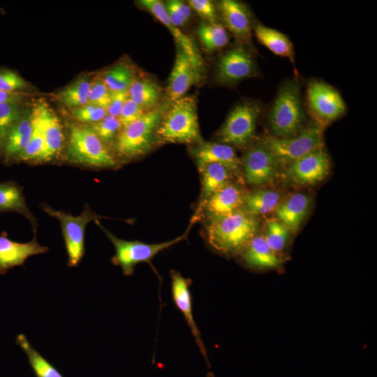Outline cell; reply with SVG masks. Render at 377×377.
<instances>
[{
  "label": "cell",
  "instance_id": "1",
  "mask_svg": "<svg viewBox=\"0 0 377 377\" xmlns=\"http://www.w3.org/2000/svg\"><path fill=\"white\" fill-rule=\"evenodd\" d=\"M258 223L253 216L238 209L210 219L207 228L210 246L221 253L233 255L248 246L256 236Z\"/></svg>",
  "mask_w": 377,
  "mask_h": 377
},
{
  "label": "cell",
  "instance_id": "2",
  "mask_svg": "<svg viewBox=\"0 0 377 377\" xmlns=\"http://www.w3.org/2000/svg\"><path fill=\"white\" fill-rule=\"evenodd\" d=\"M157 137L165 142H202L194 96H184L168 105L158 128Z\"/></svg>",
  "mask_w": 377,
  "mask_h": 377
},
{
  "label": "cell",
  "instance_id": "3",
  "mask_svg": "<svg viewBox=\"0 0 377 377\" xmlns=\"http://www.w3.org/2000/svg\"><path fill=\"white\" fill-rule=\"evenodd\" d=\"M305 115L296 80L284 82L279 87L268 117L269 127L276 138H289L303 128Z\"/></svg>",
  "mask_w": 377,
  "mask_h": 377
},
{
  "label": "cell",
  "instance_id": "4",
  "mask_svg": "<svg viewBox=\"0 0 377 377\" xmlns=\"http://www.w3.org/2000/svg\"><path fill=\"white\" fill-rule=\"evenodd\" d=\"M168 105H159L147 111L140 117L122 127L117 135V154L126 158L144 155L158 140L157 130Z\"/></svg>",
  "mask_w": 377,
  "mask_h": 377
},
{
  "label": "cell",
  "instance_id": "5",
  "mask_svg": "<svg viewBox=\"0 0 377 377\" xmlns=\"http://www.w3.org/2000/svg\"><path fill=\"white\" fill-rule=\"evenodd\" d=\"M95 223L103 231L114 246L115 254L112 263L119 266L124 275L131 276L134 272L135 266L140 263H150L151 260L160 251L187 238L192 222L187 230L174 239L158 243L146 244L140 241H126L121 239L105 228L98 219Z\"/></svg>",
  "mask_w": 377,
  "mask_h": 377
},
{
  "label": "cell",
  "instance_id": "6",
  "mask_svg": "<svg viewBox=\"0 0 377 377\" xmlns=\"http://www.w3.org/2000/svg\"><path fill=\"white\" fill-rule=\"evenodd\" d=\"M67 154L76 163L96 167L115 165V159L103 140L91 128L77 125L70 127Z\"/></svg>",
  "mask_w": 377,
  "mask_h": 377
},
{
  "label": "cell",
  "instance_id": "7",
  "mask_svg": "<svg viewBox=\"0 0 377 377\" xmlns=\"http://www.w3.org/2000/svg\"><path fill=\"white\" fill-rule=\"evenodd\" d=\"M323 126L313 120L297 135L269 138L263 143L279 163L290 164L311 151L324 147Z\"/></svg>",
  "mask_w": 377,
  "mask_h": 377
},
{
  "label": "cell",
  "instance_id": "8",
  "mask_svg": "<svg viewBox=\"0 0 377 377\" xmlns=\"http://www.w3.org/2000/svg\"><path fill=\"white\" fill-rule=\"evenodd\" d=\"M43 210L59 221L68 256V265H79L84 254V231L87 225L92 220L103 218L94 213L87 205L78 216H73L57 210L47 205H43Z\"/></svg>",
  "mask_w": 377,
  "mask_h": 377
},
{
  "label": "cell",
  "instance_id": "9",
  "mask_svg": "<svg viewBox=\"0 0 377 377\" xmlns=\"http://www.w3.org/2000/svg\"><path fill=\"white\" fill-rule=\"evenodd\" d=\"M261 110V105L257 101H246L237 104L220 129L219 139L230 146L245 147L255 135Z\"/></svg>",
  "mask_w": 377,
  "mask_h": 377
},
{
  "label": "cell",
  "instance_id": "10",
  "mask_svg": "<svg viewBox=\"0 0 377 377\" xmlns=\"http://www.w3.org/2000/svg\"><path fill=\"white\" fill-rule=\"evenodd\" d=\"M306 98L315 121L323 126L340 118L346 111V103L339 92L323 81H310Z\"/></svg>",
  "mask_w": 377,
  "mask_h": 377
},
{
  "label": "cell",
  "instance_id": "11",
  "mask_svg": "<svg viewBox=\"0 0 377 377\" xmlns=\"http://www.w3.org/2000/svg\"><path fill=\"white\" fill-rule=\"evenodd\" d=\"M217 80L224 84H233L258 75L252 53L244 45H235L219 58L216 68Z\"/></svg>",
  "mask_w": 377,
  "mask_h": 377
},
{
  "label": "cell",
  "instance_id": "12",
  "mask_svg": "<svg viewBox=\"0 0 377 377\" xmlns=\"http://www.w3.org/2000/svg\"><path fill=\"white\" fill-rule=\"evenodd\" d=\"M330 167V157L323 147L288 164L286 170V176L294 184L310 185L325 178Z\"/></svg>",
  "mask_w": 377,
  "mask_h": 377
},
{
  "label": "cell",
  "instance_id": "13",
  "mask_svg": "<svg viewBox=\"0 0 377 377\" xmlns=\"http://www.w3.org/2000/svg\"><path fill=\"white\" fill-rule=\"evenodd\" d=\"M242 165L247 182L253 185H261L275 177L279 163L262 143L253 146L246 151Z\"/></svg>",
  "mask_w": 377,
  "mask_h": 377
},
{
  "label": "cell",
  "instance_id": "14",
  "mask_svg": "<svg viewBox=\"0 0 377 377\" xmlns=\"http://www.w3.org/2000/svg\"><path fill=\"white\" fill-rule=\"evenodd\" d=\"M201 72L202 69L178 47L167 87L168 99L173 102L183 97L193 85L200 80Z\"/></svg>",
  "mask_w": 377,
  "mask_h": 377
},
{
  "label": "cell",
  "instance_id": "15",
  "mask_svg": "<svg viewBox=\"0 0 377 377\" xmlns=\"http://www.w3.org/2000/svg\"><path fill=\"white\" fill-rule=\"evenodd\" d=\"M49 249L40 245L36 237L29 242L11 240L6 232L0 235V274H6L16 266H23L26 260L35 255L45 253Z\"/></svg>",
  "mask_w": 377,
  "mask_h": 377
},
{
  "label": "cell",
  "instance_id": "16",
  "mask_svg": "<svg viewBox=\"0 0 377 377\" xmlns=\"http://www.w3.org/2000/svg\"><path fill=\"white\" fill-rule=\"evenodd\" d=\"M170 275L171 290L174 302L184 315V319L195 338V341L201 354L205 359L207 365L209 367L207 350L201 338L200 332L193 316L191 294L189 289L191 281L184 278L179 272L175 271H172Z\"/></svg>",
  "mask_w": 377,
  "mask_h": 377
},
{
  "label": "cell",
  "instance_id": "17",
  "mask_svg": "<svg viewBox=\"0 0 377 377\" xmlns=\"http://www.w3.org/2000/svg\"><path fill=\"white\" fill-rule=\"evenodd\" d=\"M139 3L160 22H161L173 36L178 47L185 52L193 64L202 69V59L195 43L188 36L183 34L178 27L170 22L165 4L158 0H142Z\"/></svg>",
  "mask_w": 377,
  "mask_h": 377
},
{
  "label": "cell",
  "instance_id": "18",
  "mask_svg": "<svg viewBox=\"0 0 377 377\" xmlns=\"http://www.w3.org/2000/svg\"><path fill=\"white\" fill-rule=\"evenodd\" d=\"M198 168L210 163L226 166L230 172L239 175L241 162L230 145L202 142L192 150Z\"/></svg>",
  "mask_w": 377,
  "mask_h": 377
},
{
  "label": "cell",
  "instance_id": "19",
  "mask_svg": "<svg viewBox=\"0 0 377 377\" xmlns=\"http://www.w3.org/2000/svg\"><path fill=\"white\" fill-rule=\"evenodd\" d=\"M219 9L226 27L236 37L249 40L251 36V13L243 3L235 0H222Z\"/></svg>",
  "mask_w": 377,
  "mask_h": 377
},
{
  "label": "cell",
  "instance_id": "20",
  "mask_svg": "<svg viewBox=\"0 0 377 377\" xmlns=\"http://www.w3.org/2000/svg\"><path fill=\"white\" fill-rule=\"evenodd\" d=\"M41 123L44 140L45 152L43 161L54 158L61 151L64 135L61 124L52 109L44 102L36 105Z\"/></svg>",
  "mask_w": 377,
  "mask_h": 377
},
{
  "label": "cell",
  "instance_id": "21",
  "mask_svg": "<svg viewBox=\"0 0 377 377\" xmlns=\"http://www.w3.org/2000/svg\"><path fill=\"white\" fill-rule=\"evenodd\" d=\"M32 134L31 115H22L1 142V154L6 163L16 161L28 146Z\"/></svg>",
  "mask_w": 377,
  "mask_h": 377
},
{
  "label": "cell",
  "instance_id": "22",
  "mask_svg": "<svg viewBox=\"0 0 377 377\" xmlns=\"http://www.w3.org/2000/svg\"><path fill=\"white\" fill-rule=\"evenodd\" d=\"M243 198L237 186L227 184L210 195L202 211L204 210L210 219L220 217L239 209Z\"/></svg>",
  "mask_w": 377,
  "mask_h": 377
},
{
  "label": "cell",
  "instance_id": "23",
  "mask_svg": "<svg viewBox=\"0 0 377 377\" xmlns=\"http://www.w3.org/2000/svg\"><path fill=\"white\" fill-rule=\"evenodd\" d=\"M309 205V198L302 193H297L278 205L276 214L288 230L296 231L306 217Z\"/></svg>",
  "mask_w": 377,
  "mask_h": 377
},
{
  "label": "cell",
  "instance_id": "24",
  "mask_svg": "<svg viewBox=\"0 0 377 377\" xmlns=\"http://www.w3.org/2000/svg\"><path fill=\"white\" fill-rule=\"evenodd\" d=\"M259 43L274 54L286 57L295 66V50L290 39L283 33L261 24L253 27Z\"/></svg>",
  "mask_w": 377,
  "mask_h": 377
},
{
  "label": "cell",
  "instance_id": "25",
  "mask_svg": "<svg viewBox=\"0 0 377 377\" xmlns=\"http://www.w3.org/2000/svg\"><path fill=\"white\" fill-rule=\"evenodd\" d=\"M202 176L201 198L195 215L202 209L210 195L228 184L230 171L224 165L210 163L198 168Z\"/></svg>",
  "mask_w": 377,
  "mask_h": 377
},
{
  "label": "cell",
  "instance_id": "26",
  "mask_svg": "<svg viewBox=\"0 0 377 377\" xmlns=\"http://www.w3.org/2000/svg\"><path fill=\"white\" fill-rule=\"evenodd\" d=\"M6 212L22 214L36 228V220L27 205L22 188L13 182H0V212Z\"/></svg>",
  "mask_w": 377,
  "mask_h": 377
},
{
  "label": "cell",
  "instance_id": "27",
  "mask_svg": "<svg viewBox=\"0 0 377 377\" xmlns=\"http://www.w3.org/2000/svg\"><path fill=\"white\" fill-rule=\"evenodd\" d=\"M246 263L251 267L275 268L281 263V259L267 244L264 236H255L246 246L244 254Z\"/></svg>",
  "mask_w": 377,
  "mask_h": 377
},
{
  "label": "cell",
  "instance_id": "28",
  "mask_svg": "<svg viewBox=\"0 0 377 377\" xmlns=\"http://www.w3.org/2000/svg\"><path fill=\"white\" fill-rule=\"evenodd\" d=\"M127 91L128 98L147 111L158 107L161 98L160 87L149 79L134 80Z\"/></svg>",
  "mask_w": 377,
  "mask_h": 377
},
{
  "label": "cell",
  "instance_id": "29",
  "mask_svg": "<svg viewBox=\"0 0 377 377\" xmlns=\"http://www.w3.org/2000/svg\"><path fill=\"white\" fill-rule=\"evenodd\" d=\"M16 343L27 355L36 377H63L61 373L31 346L25 335L18 334Z\"/></svg>",
  "mask_w": 377,
  "mask_h": 377
},
{
  "label": "cell",
  "instance_id": "30",
  "mask_svg": "<svg viewBox=\"0 0 377 377\" xmlns=\"http://www.w3.org/2000/svg\"><path fill=\"white\" fill-rule=\"evenodd\" d=\"M280 199L279 193L270 190H260L243 198L245 211L252 216L265 214L276 208Z\"/></svg>",
  "mask_w": 377,
  "mask_h": 377
},
{
  "label": "cell",
  "instance_id": "31",
  "mask_svg": "<svg viewBox=\"0 0 377 377\" xmlns=\"http://www.w3.org/2000/svg\"><path fill=\"white\" fill-rule=\"evenodd\" d=\"M32 134L27 148L16 161H43L45 152V140L38 110L35 105L31 113Z\"/></svg>",
  "mask_w": 377,
  "mask_h": 377
},
{
  "label": "cell",
  "instance_id": "32",
  "mask_svg": "<svg viewBox=\"0 0 377 377\" xmlns=\"http://www.w3.org/2000/svg\"><path fill=\"white\" fill-rule=\"evenodd\" d=\"M197 33L202 46L209 52L223 48L229 41V36L226 28L216 22H201Z\"/></svg>",
  "mask_w": 377,
  "mask_h": 377
},
{
  "label": "cell",
  "instance_id": "33",
  "mask_svg": "<svg viewBox=\"0 0 377 377\" xmlns=\"http://www.w3.org/2000/svg\"><path fill=\"white\" fill-rule=\"evenodd\" d=\"M134 80L132 68L121 63L105 71L101 79L110 92L127 91Z\"/></svg>",
  "mask_w": 377,
  "mask_h": 377
},
{
  "label": "cell",
  "instance_id": "34",
  "mask_svg": "<svg viewBox=\"0 0 377 377\" xmlns=\"http://www.w3.org/2000/svg\"><path fill=\"white\" fill-rule=\"evenodd\" d=\"M91 82L87 78H80L58 93V99L66 106L78 108L88 103Z\"/></svg>",
  "mask_w": 377,
  "mask_h": 377
},
{
  "label": "cell",
  "instance_id": "35",
  "mask_svg": "<svg viewBox=\"0 0 377 377\" xmlns=\"http://www.w3.org/2000/svg\"><path fill=\"white\" fill-rule=\"evenodd\" d=\"M288 230L276 219L267 221L266 234L264 236L267 244L276 253L281 251L288 239Z\"/></svg>",
  "mask_w": 377,
  "mask_h": 377
},
{
  "label": "cell",
  "instance_id": "36",
  "mask_svg": "<svg viewBox=\"0 0 377 377\" xmlns=\"http://www.w3.org/2000/svg\"><path fill=\"white\" fill-rule=\"evenodd\" d=\"M21 103H3L0 104V140L22 117Z\"/></svg>",
  "mask_w": 377,
  "mask_h": 377
},
{
  "label": "cell",
  "instance_id": "37",
  "mask_svg": "<svg viewBox=\"0 0 377 377\" xmlns=\"http://www.w3.org/2000/svg\"><path fill=\"white\" fill-rule=\"evenodd\" d=\"M29 87L27 82L13 70L0 68V91L6 92H22Z\"/></svg>",
  "mask_w": 377,
  "mask_h": 377
},
{
  "label": "cell",
  "instance_id": "38",
  "mask_svg": "<svg viewBox=\"0 0 377 377\" xmlns=\"http://www.w3.org/2000/svg\"><path fill=\"white\" fill-rule=\"evenodd\" d=\"M169 19L172 24L178 27L184 26L191 15V8L180 1L171 0L165 4Z\"/></svg>",
  "mask_w": 377,
  "mask_h": 377
},
{
  "label": "cell",
  "instance_id": "39",
  "mask_svg": "<svg viewBox=\"0 0 377 377\" xmlns=\"http://www.w3.org/2000/svg\"><path fill=\"white\" fill-rule=\"evenodd\" d=\"M91 128L103 141L109 142L120 131L121 124L118 117L107 114L102 120L94 124Z\"/></svg>",
  "mask_w": 377,
  "mask_h": 377
},
{
  "label": "cell",
  "instance_id": "40",
  "mask_svg": "<svg viewBox=\"0 0 377 377\" xmlns=\"http://www.w3.org/2000/svg\"><path fill=\"white\" fill-rule=\"evenodd\" d=\"M72 114L79 121L95 124L102 120L108 114L105 108L87 103L74 108Z\"/></svg>",
  "mask_w": 377,
  "mask_h": 377
},
{
  "label": "cell",
  "instance_id": "41",
  "mask_svg": "<svg viewBox=\"0 0 377 377\" xmlns=\"http://www.w3.org/2000/svg\"><path fill=\"white\" fill-rule=\"evenodd\" d=\"M111 99V92L106 87L101 79L91 83L88 96V103L108 108Z\"/></svg>",
  "mask_w": 377,
  "mask_h": 377
},
{
  "label": "cell",
  "instance_id": "42",
  "mask_svg": "<svg viewBox=\"0 0 377 377\" xmlns=\"http://www.w3.org/2000/svg\"><path fill=\"white\" fill-rule=\"evenodd\" d=\"M146 112L147 110L128 97L118 117L121 128L138 119Z\"/></svg>",
  "mask_w": 377,
  "mask_h": 377
},
{
  "label": "cell",
  "instance_id": "43",
  "mask_svg": "<svg viewBox=\"0 0 377 377\" xmlns=\"http://www.w3.org/2000/svg\"><path fill=\"white\" fill-rule=\"evenodd\" d=\"M189 7L209 23H216V12L214 3L209 0H191Z\"/></svg>",
  "mask_w": 377,
  "mask_h": 377
},
{
  "label": "cell",
  "instance_id": "44",
  "mask_svg": "<svg viewBox=\"0 0 377 377\" xmlns=\"http://www.w3.org/2000/svg\"><path fill=\"white\" fill-rule=\"evenodd\" d=\"M128 91L111 92L110 103L106 109L108 115L119 117L124 102L128 98Z\"/></svg>",
  "mask_w": 377,
  "mask_h": 377
},
{
  "label": "cell",
  "instance_id": "45",
  "mask_svg": "<svg viewBox=\"0 0 377 377\" xmlns=\"http://www.w3.org/2000/svg\"><path fill=\"white\" fill-rule=\"evenodd\" d=\"M27 95L23 92H6L0 91V104L3 103H22Z\"/></svg>",
  "mask_w": 377,
  "mask_h": 377
},
{
  "label": "cell",
  "instance_id": "46",
  "mask_svg": "<svg viewBox=\"0 0 377 377\" xmlns=\"http://www.w3.org/2000/svg\"><path fill=\"white\" fill-rule=\"evenodd\" d=\"M206 377H214V376L212 373H209Z\"/></svg>",
  "mask_w": 377,
  "mask_h": 377
},
{
  "label": "cell",
  "instance_id": "47",
  "mask_svg": "<svg viewBox=\"0 0 377 377\" xmlns=\"http://www.w3.org/2000/svg\"><path fill=\"white\" fill-rule=\"evenodd\" d=\"M1 140H0V155H1Z\"/></svg>",
  "mask_w": 377,
  "mask_h": 377
}]
</instances>
